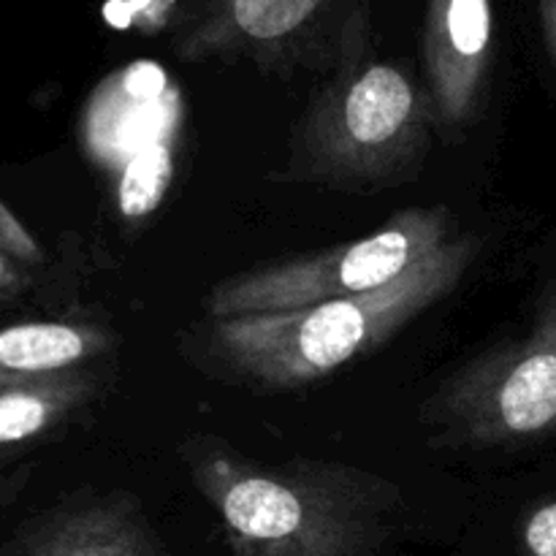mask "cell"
<instances>
[{
    "label": "cell",
    "instance_id": "cell-4",
    "mask_svg": "<svg viewBox=\"0 0 556 556\" xmlns=\"http://www.w3.org/2000/svg\"><path fill=\"white\" fill-rule=\"evenodd\" d=\"M434 418L472 445L556 432V286L530 334L467 367L440 394Z\"/></svg>",
    "mask_w": 556,
    "mask_h": 556
},
{
    "label": "cell",
    "instance_id": "cell-15",
    "mask_svg": "<svg viewBox=\"0 0 556 556\" xmlns=\"http://www.w3.org/2000/svg\"><path fill=\"white\" fill-rule=\"evenodd\" d=\"M543 22H546L548 47H552L556 60V0H543Z\"/></svg>",
    "mask_w": 556,
    "mask_h": 556
},
{
    "label": "cell",
    "instance_id": "cell-6",
    "mask_svg": "<svg viewBox=\"0 0 556 556\" xmlns=\"http://www.w3.org/2000/svg\"><path fill=\"white\" fill-rule=\"evenodd\" d=\"M424 58L440 119L459 128L481 103L492 60L489 0H429Z\"/></svg>",
    "mask_w": 556,
    "mask_h": 556
},
{
    "label": "cell",
    "instance_id": "cell-14",
    "mask_svg": "<svg viewBox=\"0 0 556 556\" xmlns=\"http://www.w3.org/2000/svg\"><path fill=\"white\" fill-rule=\"evenodd\" d=\"M20 286V269H16L14 261L0 250V296H9L11 291H16Z\"/></svg>",
    "mask_w": 556,
    "mask_h": 556
},
{
    "label": "cell",
    "instance_id": "cell-1",
    "mask_svg": "<svg viewBox=\"0 0 556 556\" xmlns=\"http://www.w3.org/2000/svg\"><path fill=\"white\" fill-rule=\"evenodd\" d=\"M478 239L454 237L378 291L291 313L215 320L217 353L244 378L293 389L326 378L383 345L418 313L454 291L476 261Z\"/></svg>",
    "mask_w": 556,
    "mask_h": 556
},
{
    "label": "cell",
    "instance_id": "cell-13",
    "mask_svg": "<svg viewBox=\"0 0 556 556\" xmlns=\"http://www.w3.org/2000/svg\"><path fill=\"white\" fill-rule=\"evenodd\" d=\"M521 541L527 556H556V500L527 516Z\"/></svg>",
    "mask_w": 556,
    "mask_h": 556
},
{
    "label": "cell",
    "instance_id": "cell-3",
    "mask_svg": "<svg viewBox=\"0 0 556 556\" xmlns=\"http://www.w3.org/2000/svg\"><path fill=\"white\" fill-rule=\"evenodd\" d=\"M454 239L445 206L396 212L389 223L356 242L282 261L220 282L206 299L215 320L291 313L334 299L378 291Z\"/></svg>",
    "mask_w": 556,
    "mask_h": 556
},
{
    "label": "cell",
    "instance_id": "cell-11",
    "mask_svg": "<svg viewBox=\"0 0 556 556\" xmlns=\"http://www.w3.org/2000/svg\"><path fill=\"white\" fill-rule=\"evenodd\" d=\"M172 150L163 141H155L147 150H141L134 161L128 163L119 182V204L128 217L147 215L155 210L157 201L166 193L172 182Z\"/></svg>",
    "mask_w": 556,
    "mask_h": 556
},
{
    "label": "cell",
    "instance_id": "cell-5",
    "mask_svg": "<svg viewBox=\"0 0 556 556\" xmlns=\"http://www.w3.org/2000/svg\"><path fill=\"white\" fill-rule=\"evenodd\" d=\"M424 128L413 81L396 65H367L326 109L315 130L324 172L340 177H383L410 161Z\"/></svg>",
    "mask_w": 556,
    "mask_h": 556
},
{
    "label": "cell",
    "instance_id": "cell-7",
    "mask_svg": "<svg viewBox=\"0 0 556 556\" xmlns=\"http://www.w3.org/2000/svg\"><path fill=\"white\" fill-rule=\"evenodd\" d=\"M14 556H163L128 503H92L38 525Z\"/></svg>",
    "mask_w": 556,
    "mask_h": 556
},
{
    "label": "cell",
    "instance_id": "cell-9",
    "mask_svg": "<svg viewBox=\"0 0 556 556\" xmlns=\"http://www.w3.org/2000/svg\"><path fill=\"white\" fill-rule=\"evenodd\" d=\"M109 348V334L90 324L33 320L0 329V386L76 369Z\"/></svg>",
    "mask_w": 556,
    "mask_h": 556
},
{
    "label": "cell",
    "instance_id": "cell-10",
    "mask_svg": "<svg viewBox=\"0 0 556 556\" xmlns=\"http://www.w3.org/2000/svg\"><path fill=\"white\" fill-rule=\"evenodd\" d=\"M92 389L96 383L90 375L76 369L3 383L0 386V445L25 443L47 434L76 407L85 405Z\"/></svg>",
    "mask_w": 556,
    "mask_h": 556
},
{
    "label": "cell",
    "instance_id": "cell-8",
    "mask_svg": "<svg viewBox=\"0 0 556 556\" xmlns=\"http://www.w3.org/2000/svg\"><path fill=\"white\" fill-rule=\"evenodd\" d=\"M324 0H212L201 25L182 41L185 58H210L248 43H271L291 36Z\"/></svg>",
    "mask_w": 556,
    "mask_h": 556
},
{
    "label": "cell",
    "instance_id": "cell-2",
    "mask_svg": "<svg viewBox=\"0 0 556 556\" xmlns=\"http://www.w3.org/2000/svg\"><path fill=\"white\" fill-rule=\"evenodd\" d=\"M190 470L237 556H375L386 541L389 497L362 478L264 470L228 451L195 454Z\"/></svg>",
    "mask_w": 556,
    "mask_h": 556
},
{
    "label": "cell",
    "instance_id": "cell-12",
    "mask_svg": "<svg viewBox=\"0 0 556 556\" xmlns=\"http://www.w3.org/2000/svg\"><path fill=\"white\" fill-rule=\"evenodd\" d=\"M0 250L9 255L14 264H38L41 261V248L36 239L25 231L14 212L0 201Z\"/></svg>",
    "mask_w": 556,
    "mask_h": 556
}]
</instances>
